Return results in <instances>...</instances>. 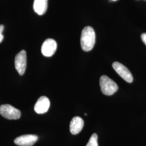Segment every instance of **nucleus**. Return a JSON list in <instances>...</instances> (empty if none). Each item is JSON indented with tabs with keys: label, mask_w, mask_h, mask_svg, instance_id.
I'll list each match as a JSON object with an SVG mask.
<instances>
[{
	"label": "nucleus",
	"mask_w": 146,
	"mask_h": 146,
	"mask_svg": "<svg viewBox=\"0 0 146 146\" xmlns=\"http://www.w3.org/2000/svg\"><path fill=\"white\" fill-rule=\"evenodd\" d=\"M15 67L20 75L25 73L27 67L26 52L24 50L19 52L15 58Z\"/></svg>",
	"instance_id": "nucleus-4"
},
{
	"label": "nucleus",
	"mask_w": 146,
	"mask_h": 146,
	"mask_svg": "<svg viewBox=\"0 0 146 146\" xmlns=\"http://www.w3.org/2000/svg\"><path fill=\"white\" fill-rule=\"evenodd\" d=\"M0 114L8 120H17L21 117V111L11 106V104H2L0 106Z\"/></svg>",
	"instance_id": "nucleus-3"
},
{
	"label": "nucleus",
	"mask_w": 146,
	"mask_h": 146,
	"mask_svg": "<svg viewBox=\"0 0 146 146\" xmlns=\"http://www.w3.org/2000/svg\"><path fill=\"white\" fill-rule=\"evenodd\" d=\"M117 0H110V1H116Z\"/></svg>",
	"instance_id": "nucleus-14"
},
{
	"label": "nucleus",
	"mask_w": 146,
	"mask_h": 146,
	"mask_svg": "<svg viewBox=\"0 0 146 146\" xmlns=\"http://www.w3.org/2000/svg\"><path fill=\"white\" fill-rule=\"evenodd\" d=\"M112 66L115 72L125 81L128 83L133 82V78L131 72L123 64L118 62H115L113 63Z\"/></svg>",
	"instance_id": "nucleus-5"
},
{
	"label": "nucleus",
	"mask_w": 146,
	"mask_h": 146,
	"mask_svg": "<svg viewBox=\"0 0 146 146\" xmlns=\"http://www.w3.org/2000/svg\"><path fill=\"white\" fill-rule=\"evenodd\" d=\"M100 86L101 92L106 95H111L118 89L117 84L106 75H102L100 78Z\"/></svg>",
	"instance_id": "nucleus-2"
},
{
	"label": "nucleus",
	"mask_w": 146,
	"mask_h": 146,
	"mask_svg": "<svg viewBox=\"0 0 146 146\" xmlns=\"http://www.w3.org/2000/svg\"><path fill=\"white\" fill-rule=\"evenodd\" d=\"M33 8L38 15L44 14L48 8V0H34Z\"/></svg>",
	"instance_id": "nucleus-10"
},
{
	"label": "nucleus",
	"mask_w": 146,
	"mask_h": 146,
	"mask_svg": "<svg viewBox=\"0 0 146 146\" xmlns=\"http://www.w3.org/2000/svg\"><path fill=\"white\" fill-rule=\"evenodd\" d=\"M56 49V42L52 38H48L42 44L41 52L44 56L50 57L54 54Z\"/></svg>",
	"instance_id": "nucleus-6"
},
{
	"label": "nucleus",
	"mask_w": 146,
	"mask_h": 146,
	"mask_svg": "<svg viewBox=\"0 0 146 146\" xmlns=\"http://www.w3.org/2000/svg\"><path fill=\"white\" fill-rule=\"evenodd\" d=\"M38 136L35 135L27 134L16 137L14 140V143L20 146H31L37 141Z\"/></svg>",
	"instance_id": "nucleus-7"
},
{
	"label": "nucleus",
	"mask_w": 146,
	"mask_h": 146,
	"mask_svg": "<svg viewBox=\"0 0 146 146\" xmlns=\"http://www.w3.org/2000/svg\"><path fill=\"white\" fill-rule=\"evenodd\" d=\"M80 42L81 48L85 52H89L93 48L95 43V33L92 27H86L82 30Z\"/></svg>",
	"instance_id": "nucleus-1"
},
{
	"label": "nucleus",
	"mask_w": 146,
	"mask_h": 146,
	"mask_svg": "<svg viewBox=\"0 0 146 146\" xmlns=\"http://www.w3.org/2000/svg\"><path fill=\"white\" fill-rule=\"evenodd\" d=\"M4 27L3 25H0V43L3 41V36L2 35V31H3Z\"/></svg>",
	"instance_id": "nucleus-12"
},
{
	"label": "nucleus",
	"mask_w": 146,
	"mask_h": 146,
	"mask_svg": "<svg viewBox=\"0 0 146 146\" xmlns=\"http://www.w3.org/2000/svg\"><path fill=\"white\" fill-rule=\"evenodd\" d=\"M49 107V100L46 96H42L37 100L34 106V110L37 114H44L48 110Z\"/></svg>",
	"instance_id": "nucleus-8"
},
{
	"label": "nucleus",
	"mask_w": 146,
	"mask_h": 146,
	"mask_svg": "<svg viewBox=\"0 0 146 146\" xmlns=\"http://www.w3.org/2000/svg\"><path fill=\"white\" fill-rule=\"evenodd\" d=\"M141 37L142 41L145 44V45L146 46V33L142 34Z\"/></svg>",
	"instance_id": "nucleus-13"
},
{
	"label": "nucleus",
	"mask_w": 146,
	"mask_h": 146,
	"mask_svg": "<svg viewBox=\"0 0 146 146\" xmlns=\"http://www.w3.org/2000/svg\"><path fill=\"white\" fill-rule=\"evenodd\" d=\"M84 121L83 119L79 117H74L70 123V131L73 135L78 134L82 131L84 127Z\"/></svg>",
	"instance_id": "nucleus-9"
},
{
	"label": "nucleus",
	"mask_w": 146,
	"mask_h": 146,
	"mask_svg": "<svg viewBox=\"0 0 146 146\" xmlns=\"http://www.w3.org/2000/svg\"><path fill=\"white\" fill-rule=\"evenodd\" d=\"M86 146H98V135L94 133L91 136Z\"/></svg>",
	"instance_id": "nucleus-11"
}]
</instances>
